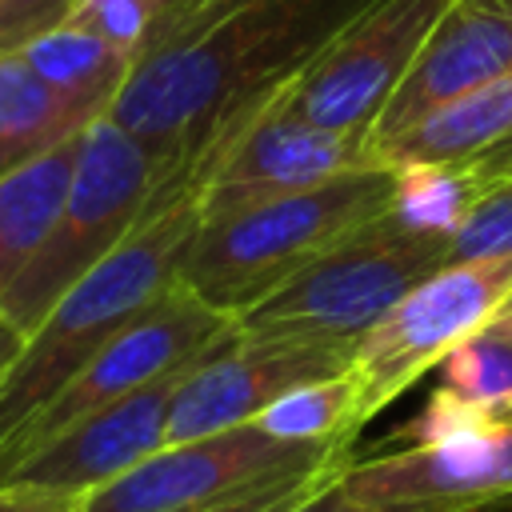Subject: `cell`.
<instances>
[{
    "label": "cell",
    "instance_id": "obj_10",
    "mask_svg": "<svg viewBox=\"0 0 512 512\" xmlns=\"http://www.w3.org/2000/svg\"><path fill=\"white\" fill-rule=\"evenodd\" d=\"M444 8L448 0H376L296 76L288 88L292 108L328 132L372 140L376 116Z\"/></svg>",
    "mask_w": 512,
    "mask_h": 512
},
{
    "label": "cell",
    "instance_id": "obj_4",
    "mask_svg": "<svg viewBox=\"0 0 512 512\" xmlns=\"http://www.w3.org/2000/svg\"><path fill=\"white\" fill-rule=\"evenodd\" d=\"M172 184L136 136L112 116H96L80 136L72 184L48 240L0 296V320L28 336L76 280L128 240Z\"/></svg>",
    "mask_w": 512,
    "mask_h": 512
},
{
    "label": "cell",
    "instance_id": "obj_26",
    "mask_svg": "<svg viewBox=\"0 0 512 512\" xmlns=\"http://www.w3.org/2000/svg\"><path fill=\"white\" fill-rule=\"evenodd\" d=\"M352 456H356V452H352ZM352 456L332 460V464H324V468H316V472L284 476V480H276V484H264V488H256V492H248V496H240V500H228V504H216V508H204V512H280V508H288L292 500H300L312 484H320L324 476L340 472Z\"/></svg>",
    "mask_w": 512,
    "mask_h": 512
},
{
    "label": "cell",
    "instance_id": "obj_18",
    "mask_svg": "<svg viewBox=\"0 0 512 512\" xmlns=\"http://www.w3.org/2000/svg\"><path fill=\"white\" fill-rule=\"evenodd\" d=\"M88 120L68 108L20 52H0V176L80 136Z\"/></svg>",
    "mask_w": 512,
    "mask_h": 512
},
{
    "label": "cell",
    "instance_id": "obj_22",
    "mask_svg": "<svg viewBox=\"0 0 512 512\" xmlns=\"http://www.w3.org/2000/svg\"><path fill=\"white\" fill-rule=\"evenodd\" d=\"M444 256H448V264L512 256V172H500L484 184V192L472 204V212L464 216V224L448 236Z\"/></svg>",
    "mask_w": 512,
    "mask_h": 512
},
{
    "label": "cell",
    "instance_id": "obj_23",
    "mask_svg": "<svg viewBox=\"0 0 512 512\" xmlns=\"http://www.w3.org/2000/svg\"><path fill=\"white\" fill-rule=\"evenodd\" d=\"M492 420H500V416H492V412H484V408L460 400V396L448 392V388H436V392L424 400V408H420L408 424H400V428L392 432L388 444H392V448H436V444L472 436V432L488 428Z\"/></svg>",
    "mask_w": 512,
    "mask_h": 512
},
{
    "label": "cell",
    "instance_id": "obj_16",
    "mask_svg": "<svg viewBox=\"0 0 512 512\" xmlns=\"http://www.w3.org/2000/svg\"><path fill=\"white\" fill-rule=\"evenodd\" d=\"M80 136L56 144L52 152L36 156L32 164L0 176V296L12 288V280L28 268V260L48 240L56 212L72 184Z\"/></svg>",
    "mask_w": 512,
    "mask_h": 512
},
{
    "label": "cell",
    "instance_id": "obj_2",
    "mask_svg": "<svg viewBox=\"0 0 512 512\" xmlns=\"http://www.w3.org/2000/svg\"><path fill=\"white\" fill-rule=\"evenodd\" d=\"M196 228V184L180 180L112 256H104L48 308V316L20 340L16 356L0 372V444L32 412H40L120 328H128L176 284L180 256Z\"/></svg>",
    "mask_w": 512,
    "mask_h": 512
},
{
    "label": "cell",
    "instance_id": "obj_9",
    "mask_svg": "<svg viewBox=\"0 0 512 512\" xmlns=\"http://www.w3.org/2000/svg\"><path fill=\"white\" fill-rule=\"evenodd\" d=\"M360 164H380L372 140L328 132L304 120L284 88L268 104H260L240 128H232L196 168L200 224L288 192H304Z\"/></svg>",
    "mask_w": 512,
    "mask_h": 512
},
{
    "label": "cell",
    "instance_id": "obj_21",
    "mask_svg": "<svg viewBox=\"0 0 512 512\" xmlns=\"http://www.w3.org/2000/svg\"><path fill=\"white\" fill-rule=\"evenodd\" d=\"M440 388L456 392L460 400L492 412L512 416V324L504 316L488 320L480 332L464 336L440 364Z\"/></svg>",
    "mask_w": 512,
    "mask_h": 512
},
{
    "label": "cell",
    "instance_id": "obj_30",
    "mask_svg": "<svg viewBox=\"0 0 512 512\" xmlns=\"http://www.w3.org/2000/svg\"><path fill=\"white\" fill-rule=\"evenodd\" d=\"M192 4H196V0H168V8H164V16H160V24H156V28H152V36H156V32H160V28H168V24H172V20H176V16H184V12H188V8H192ZM152 36H148V40H152Z\"/></svg>",
    "mask_w": 512,
    "mask_h": 512
},
{
    "label": "cell",
    "instance_id": "obj_28",
    "mask_svg": "<svg viewBox=\"0 0 512 512\" xmlns=\"http://www.w3.org/2000/svg\"><path fill=\"white\" fill-rule=\"evenodd\" d=\"M340 472H344V468H340ZM340 472L324 476L320 484H312L300 500H292V504L280 508V512H372V508H364L360 500H352V496L340 488Z\"/></svg>",
    "mask_w": 512,
    "mask_h": 512
},
{
    "label": "cell",
    "instance_id": "obj_31",
    "mask_svg": "<svg viewBox=\"0 0 512 512\" xmlns=\"http://www.w3.org/2000/svg\"><path fill=\"white\" fill-rule=\"evenodd\" d=\"M500 316H504V320H508V324H512V308H504V312H500Z\"/></svg>",
    "mask_w": 512,
    "mask_h": 512
},
{
    "label": "cell",
    "instance_id": "obj_25",
    "mask_svg": "<svg viewBox=\"0 0 512 512\" xmlns=\"http://www.w3.org/2000/svg\"><path fill=\"white\" fill-rule=\"evenodd\" d=\"M76 0H0V52H20L68 20Z\"/></svg>",
    "mask_w": 512,
    "mask_h": 512
},
{
    "label": "cell",
    "instance_id": "obj_7",
    "mask_svg": "<svg viewBox=\"0 0 512 512\" xmlns=\"http://www.w3.org/2000/svg\"><path fill=\"white\" fill-rule=\"evenodd\" d=\"M236 332V316L212 308L184 284H172L160 300H152L128 328H120L40 412H32L4 444H0V480L52 436L68 432L84 416L124 400L128 392L172 376L212 352L220 340Z\"/></svg>",
    "mask_w": 512,
    "mask_h": 512
},
{
    "label": "cell",
    "instance_id": "obj_24",
    "mask_svg": "<svg viewBox=\"0 0 512 512\" xmlns=\"http://www.w3.org/2000/svg\"><path fill=\"white\" fill-rule=\"evenodd\" d=\"M164 8L168 0H76V8L68 12V24L104 36L108 44H116L120 52L136 60L152 28L160 24Z\"/></svg>",
    "mask_w": 512,
    "mask_h": 512
},
{
    "label": "cell",
    "instance_id": "obj_14",
    "mask_svg": "<svg viewBox=\"0 0 512 512\" xmlns=\"http://www.w3.org/2000/svg\"><path fill=\"white\" fill-rule=\"evenodd\" d=\"M184 372L188 368L160 376V380L128 392L124 400L84 416L80 424L52 436L32 456H24L0 484H36V488L88 496V492L104 488L108 480L124 476L144 456L164 448L168 404H172V392H176Z\"/></svg>",
    "mask_w": 512,
    "mask_h": 512
},
{
    "label": "cell",
    "instance_id": "obj_12",
    "mask_svg": "<svg viewBox=\"0 0 512 512\" xmlns=\"http://www.w3.org/2000/svg\"><path fill=\"white\" fill-rule=\"evenodd\" d=\"M340 488L372 512H512V416L436 448L352 456Z\"/></svg>",
    "mask_w": 512,
    "mask_h": 512
},
{
    "label": "cell",
    "instance_id": "obj_17",
    "mask_svg": "<svg viewBox=\"0 0 512 512\" xmlns=\"http://www.w3.org/2000/svg\"><path fill=\"white\" fill-rule=\"evenodd\" d=\"M20 56L88 124L112 108L116 92L124 88V80L132 72L128 52H120L104 36H96L88 28H76L68 20L56 24L52 32H44V36H36L32 44H24Z\"/></svg>",
    "mask_w": 512,
    "mask_h": 512
},
{
    "label": "cell",
    "instance_id": "obj_5",
    "mask_svg": "<svg viewBox=\"0 0 512 512\" xmlns=\"http://www.w3.org/2000/svg\"><path fill=\"white\" fill-rule=\"evenodd\" d=\"M448 240L400 228L388 208L320 252L276 292L236 316L244 336L320 340L356 348V340L424 276L448 264Z\"/></svg>",
    "mask_w": 512,
    "mask_h": 512
},
{
    "label": "cell",
    "instance_id": "obj_29",
    "mask_svg": "<svg viewBox=\"0 0 512 512\" xmlns=\"http://www.w3.org/2000/svg\"><path fill=\"white\" fill-rule=\"evenodd\" d=\"M20 340H24V336H20V332H16L12 324H4V320H0V372H4V364H8L12 356H16Z\"/></svg>",
    "mask_w": 512,
    "mask_h": 512
},
{
    "label": "cell",
    "instance_id": "obj_11",
    "mask_svg": "<svg viewBox=\"0 0 512 512\" xmlns=\"http://www.w3.org/2000/svg\"><path fill=\"white\" fill-rule=\"evenodd\" d=\"M348 364H352V348L344 344L232 332L196 364H188V372L180 376L168 404L164 444L252 424L288 388L336 376Z\"/></svg>",
    "mask_w": 512,
    "mask_h": 512
},
{
    "label": "cell",
    "instance_id": "obj_20",
    "mask_svg": "<svg viewBox=\"0 0 512 512\" xmlns=\"http://www.w3.org/2000/svg\"><path fill=\"white\" fill-rule=\"evenodd\" d=\"M356 380L352 372H336L324 380H308L276 396L252 424L276 440L292 444H356Z\"/></svg>",
    "mask_w": 512,
    "mask_h": 512
},
{
    "label": "cell",
    "instance_id": "obj_13",
    "mask_svg": "<svg viewBox=\"0 0 512 512\" xmlns=\"http://www.w3.org/2000/svg\"><path fill=\"white\" fill-rule=\"evenodd\" d=\"M512 72V0H448L372 124V152L448 100Z\"/></svg>",
    "mask_w": 512,
    "mask_h": 512
},
{
    "label": "cell",
    "instance_id": "obj_1",
    "mask_svg": "<svg viewBox=\"0 0 512 512\" xmlns=\"http://www.w3.org/2000/svg\"><path fill=\"white\" fill-rule=\"evenodd\" d=\"M376 0H196L132 60L112 116L164 180H192L204 156Z\"/></svg>",
    "mask_w": 512,
    "mask_h": 512
},
{
    "label": "cell",
    "instance_id": "obj_19",
    "mask_svg": "<svg viewBox=\"0 0 512 512\" xmlns=\"http://www.w3.org/2000/svg\"><path fill=\"white\" fill-rule=\"evenodd\" d=\"M488 176L476 168H456V164H396L392 168V204L388 216L432 240H448L472 204L480 200Z\"/></svg>",
    "mask_w": 512,
    "mask_h": 512
},
{
    "label": "cell",
    "instance_id": "obj_3",
    "mask_svg": "<svg viewBox=\"0 0 512 512\" xmlns=\"http://www.w3.org/2000/svg\"><path fill=\"white\" fill-rule=\"evenodd\" d=\"M392 204V168L360 164L344 176L288 192L196 228L180 256L176 284L212 308L240 316L288 276L340 244Z\"/></svg>",
    "mask_w": 512,
    "mask_h": 512
},
{
    "label": "cell",
    "instance_id": "obj_6",
    "mask_svg": "<svg viewBox=\"0 0 512 512\" xmlns=\"http://www.w3.org/2000/svg\"><path fill=\"white\" fill-rule=\"evenodd\" d=\"M512 304V256L444 264L408 288L352 348L360 428Z\"/></svg>",
    "mask_w": 512,
    "mask_h": 512
},
{
    "label": "cell",
    "instance_id": "obj_27",
    "mask_svg": "<svg viewBox=\"0 0 512 512\" xmlns=\"http://www.w3.org/2000/svg\"><path fill=\"white\" fill-rule=\"evenodd\" d=\"M84 496L36 488V484H0V512H80Z\"/></svg>",
    "mask_w": 512,
    "mask_h": 512
},
{
    "label": "cell",
    "instance_id": "obj_15",
    "mask_svg": "<svg viewBox=\"0 0 512 512\" xmlns=\"http://www.w3.org/2000/svg\"><path fill=\"white\" fill-rule=\"evenodd\" d=\"M376 160L388 168L456 164V168H476L488 180L512 172V72L428 112L404 136L380 144Z\"/></svg>",
    "mask_w": 512,
    "mask_h": 512
},
{
    "label": "cell",
    "instance_id": "obj_8",
    "mask_svg": "<svg viewBox=\"0 0 512 512\" xmlns=\"http://www.w3.org/2000/svg\"><path fill=\"white\" fill-rule=\"evenodd\" d=\"M344 456H352V444H292L240 424L156 448L124 476L88 492L80 512H204Z\"/></svg>",
    "mask_w": 512,
    "mask_h": 512
},
{
    "label": "cell",
    "instance_id": "obj_32",
    "mask_svg": "<svg viewBox=\"0 0 512 512\" xmlns=\"http://www.w3.org/2000/svg\"><path fill=\"white\" fill-rule=\"evenodd\" d=\"M508 308H512V304H508Z\"/></svg>",
    "mask_w": 512,
    "mask_h": 512
}]
</instances>
